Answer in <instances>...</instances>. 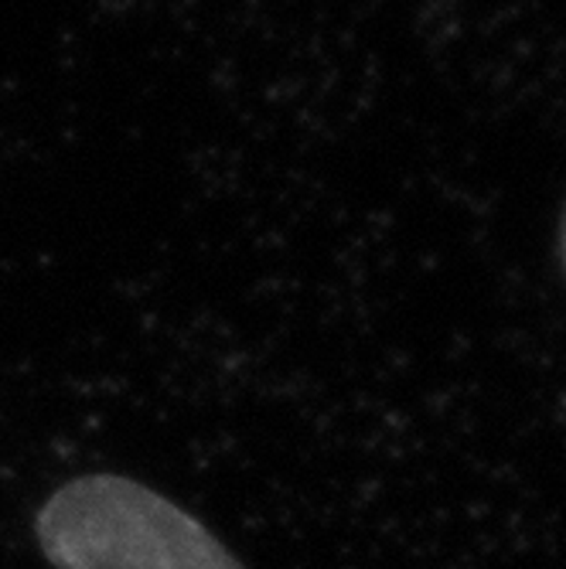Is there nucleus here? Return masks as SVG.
<instances>
[{
  "label": "nucleus",
  "instance_id": "nucleus-1",
  "mask_svg": "<svg viewBox=\"0 0 566 569\" xmlns=\"http://www.w3.org/2000/svg\"><path fill=\"white\" fill-rule=\"evenodd\" d=\"M56 569H246L195 515L120 475H86L56 488L34 515Z\"/></svg>",
  "mask_w": 566,
  "mask_h": 569
},
{
  "label": "nucleus",
  "instance_id": "nucleus-2",
  "mask_svg": "<svg viewBox=\"0 0 566 569\" xmlns=\"http://www.w3.org/2000/svg\"><path fill=\"white\" fill-rule=\"evenodd\" d=\"M559 256H563V270H566V209H563V222H559Z\"/></svg>",
  "mask_w": 566,
  "mask_h": 569
}]
</instances>
